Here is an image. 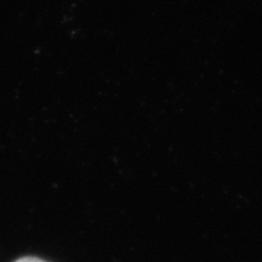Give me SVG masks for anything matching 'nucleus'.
<instances>
[{"instance_id": "nucleus-1", "label": "nucleus", "mask_w": 262, "mask_h": 262, "mask_svg": "<svg viewBox=\"0 0 262 262\" xmlns=\"http://www.w3.org/2000/svg\"><path fill=\"white\" fill-rule=\"evenodd\" d=\"M15 262H47V261L41 260V258H38V257H22Z\"/></svg>"}]
</instances>
